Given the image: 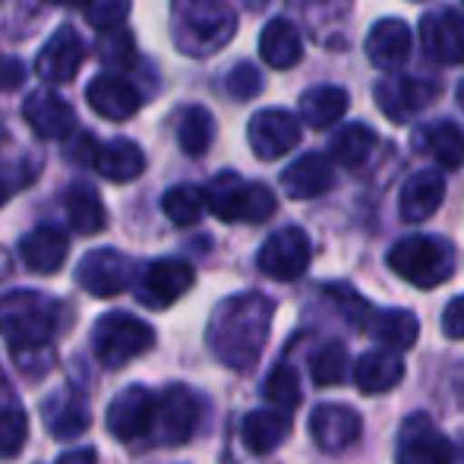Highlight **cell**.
<instances>
[{
    "mask_svg": "<svg viewBox=\"0 0 464 464\" xmlns=\"http://www.w3.org/2000/svg\"><path fill=\"white\" fill-rule=\"evenodd\" d=\"M29 420L23 408H0V459H13L23 452Z\"/></svg>",
    "mask_w": 464,
    "mask_h": 464,
    "instance_id": "cell-39",
    "label": "cell"
},
{
    "mask_svg": "<svg viewBox=\"0 0 464 464\" xmlns=\"http://www.w3.org/2000/svg\"><path fill=\"white\" fill-rule=\"evenodd\" d=\"M335 184V165L329 155H300L294 165H287L281 171V187L291 199H316V196L329 193Z\"/></svg>",
    "mask_w": 464,
    "mask_h": 464,
    "instance_id": "cell-21",
    "label": "cell"
},
{
    "mask_svg": "<svg viewBox=\"0 0 464 464\" xmlns=\"http://www.w3.org/2000/svg\"><path fill=\"white\" fill-rule=\"evenodd\" d=\"M376 104L392 123H408L420 111H427L440 95V86L430 80H417V76H385L372 86Z\"/></svg>",
    "mask_w": 464,
    "mask_h": 464,
    "instance_id": "cell-13",
    "label": "cell"
},
{
    "mask_svg": "<svg viewBox=\"0 0 464 464\" xmlns=\"http://www.w3.org/2000/svg\"><path fill=\"white\" fill-rule=\"evenodd\" d=\"M61 323V304L42 291H10L0 297V335L13 361L38 376L51 367V342Z\"/></svg>",
    "mask_w": 464,
    "mask_h": 464,
    "instance_id": "cell-2",
    "label": "cell"
},
{
    "mask_svg": "<svg viewBox=\"0 0 464 464\" xmlns=\"http://www.w3.org/2000/svg\"><path fill=\"white\" fill-rule=\"evenodd\" d=\"M155 414H159V395L149 392L146 385H130L114 401L108 404V433L121 442H133L142 436H152Z\"/></svg>",
    "mask_w": 464,
    "mask_h": 464,
    "instance_id": "cell-8",
    "label": "cell"
},
{
    "mask_svg": "<svg viewBox=\"0 0 464 464\" xmlns=\"http://www.w3.org/2000/svg\"><path fill=\"white\" fill-rule=\"evenodd\" d=\"M86 102L98 117H104V121H130V117L142 108V95L136 92L123 76H114V73L95 76L86 89Z\"/></svg>",
    "mask_w": 464,
    "mask_h": 464,
    "instance_id": "cell-20",
    "label": "cell"
},
{
    "mask_svg": "<svg viewBox=\"0 0 464 464\" xmlns=\"http://www.w3.org/2000/svg\"><path fill=\"white\" fill-rule=\"evenodd\" d=\"M215 142V117L202 104H189L178 114V146L189 159H202Z\"/></svg>",
    "mask_w": 464,
    "mask_h": 464,
    "instance_id": "cell-34",
    "label": "cell"
},
{
    "mask_svg": "<svg viewBox=\"0 0 464 464\" xmlns=\"http://www.w3.org/2000/svg\"><path fill=\"white\" fill-rule=\"evenodd\" d=\"M259 57H263L272 70L297 67V63L304 61V38H300L297 25L285 16L269 19L263 35H259Z\"/></svg>",
    "mask_w": 464,
    "mask_h": 464,
    "instance_id": "cell-26",
    "label": "cell"
},
{
    "mask_svg": "<svg viewBox=\"0 0 464 464\" xmlns=\"http://www.w3.org/2000/svg\"><path fill=\"white\" fill-rule=\"evenodd\" d=\"M82 16L98 32L121 29L130 16V0H82Z\"/></svg>",
    "mask_w": 464,
    "mask_h": 464,
    "instance_id": "cell-40",
    "label": "cell"
},
{
    "mask_svg": "<svg viewBox=\"0 0 464 464\" xmlns=\"http://www.w3.org/2000/svg\"><path fill=\"white\" fill-rule=\"evenodd\" d=\"M310 256H313V246L310 237L304 234V227L287 225L266 240L256 256V266L263 276L276 281H297L306 272V266H310Z\"/></svg>",
    "mask_w": 464,
    "mask_h": 464,
    "instance_id": "cell-9",
    "label": "cell"
},
{
    "mask_svg": "<svg viewBox=\"0 0 464 464\" xmlns=\"http://www.w3.org/2000/svg\"><path fill=\"white\" fill-rule=\"evenodd\" d=\"M291 433V414L278 408H263L250 411L240 423V436H244V446L253 455H269L285 442V436Z\"/></svg>",
    "mask_w": 464,
    "mask_h": 464,
    "instance_id": "cell-28",
    "label": "cell"
},
{
    "mask_svg": "<svg viewBox=\"0 0 464 464\" xmlns=\"http://www.w3.org/2000/svg\"><path fill=\"white\" fill-rule=\"evenodd\" d=\"M276 304L266 294L246 291L221 300L208 319V351L231 370H250L269 342Z\"/></svg>",
    "mask_w": 464,
    "mask_h": 464,
    "instance_id": "cell-1",
    "label": "cell"
},
{
    "mask_svg": "<svg viewBox=\"0 0 464 464\" xmlns=\"http://www.w3.org/2000/svg\"><path fill=\"white\" fill-rule=\"evenodd\" d=\"M246 140H250L256 159L276 161L300 142V121L285 108L256 111L250 117V127H246Z\"/></svg>",
    "mask_w": 464,
    "mask_h": 464,
    "instance_id": "cell-14",
    "label": "cell"
},
{
    "mask_svg": "<svg viewBox=\"0 0 464 464\" xmlns=\"http://www.w3.org/2000/svg\"><path fill=\"white\" fill-rule=\"evenodd\" d=\"M244 4L250 6V10H263V6L269 4V0H244Z\"/></svg>",
    "mask_w": 464,
    "mask_h": 464,
    "instance_id": "cell-47",
    "label": "cell"
},
{
    "mask_svg": "<svg viewBox=\"0 0 464 464\" xmlns=\"http://www.w3.org/2000/svg\"><path fill=\"white\" fill-rule=\"evenodd\" d=\"M310 376L319 389L342 385L344 376H348V351H344V344H338V342L323 344L310 361Z\"/></svg>",
    "mask_w": 464,
    "mask_h": 464,
    "instance_id": "cell-36",
    "label": "cell"
},
{
    "mask_svg": "<svg viewBox=\"0 0 464 464\" xmlns=\"http://www.w3.org/2000/svg\"><path fill=\"white\" fill-rule=\"evenodd\" d=\"M51 4H61V6H67V4H82V0H51Z\"/></svg>",
    "mask_w": 464,
    "mask_h": 464,
    "instance_id": "cell-49",
    "label": "cell"
},
{
    "mask_svg": "<svg viewBox=\"0 0 464 464\" xmlns=\"http://www.w3.org/2000/svg\"><path fill=\"white\" fill-rule=\"evenodd\" d=\"M98 149H102V146L95 142L92 133H80L73 146H67V159H73L76 165H95Z\"/></svg>",
    "mask_w": 464,
    "mask_h": 464,
    "instance_id": "cell-43",
    "label": "cell"
},
{
    "mask_svg": "<svg viewBox=\"0 0 464 464\" xmlns=\"http://www.w3.org/2000/svg\"><path fill=\"white\" fill-rule=\"evenodd\" d=\"M376 146H379V140L367 123H344V127L335 130V136H332L329 155L342 168H361L370 161Z\"/></svg>",
    "mask_w": 464,
    "mask_h": 464,
    "instance_id": "cell-33",
    "label": "cell"
},
{
    "mask_svg": "<svg viewBox=\"0 0 464 464\" xmlns=\"http://www.w3.org/2000/svg\"><path fill=\"white\" fill-rule=\"evenodd\" d=\"M225 89H227V95L237 98V102H250V98H256L263 92V73L256 70V63L240 61L237 67L227 73Z\"/></svg>",
    "mask_w": 464,
    "mask_h": 464,
    "instance_id": "cell-41",
    "label": "cell"
},
{
    "mask_svg": "<svg viewBox=\"0 0 464 464\" xmlns=\"http://www.w3.org/2000/svg\"><path fill=\"white\" fill-rule=\"evenodd\" d=\"M6 199H10V184H6V180L0 178V206H4Z\"/></svg>",
    "mask_w": 464,
    "mask_h": 464,
    "instance_id": "cell-46",
    "label": "cell"
},
{
    "mask_svg": "<svg viewBox=\"0 0 464 464\" xmlns=\"http://www.w3.org/2000/svg\"><path fill=\"white\" fill-rule=\"evenodd\" d=\"M98 57H102L104 67L111 70H127L136 57V44H133V32L130 29H111L102 32V44H98Z\"/></svg>",
    "mask_w": 464,
    "mask_h": 464,
    "instance_id": "cell-38",
    "label": "cell"
},
{
    "mask_svg": "<svg viewBox=\"0 0 464 464\" xmlns=\"http://www.w3.org/2000/svg\"><path fill=\"white\" fill-rule=\"evenodd\" d=\"M155 344V332L149 323H142L133 313H104L92 325V351L102 361V367L121 370L127 367L133 357L146 354Z\"/></svg>",
    "mask_w": 464,
    "mask_h": 464,
    "instance_id": "cell-6",
    "label": "cell"
},
{
    "mask_svg": "<svg viewBox=\"0 0 464 464\" xmlns=\"http://www.w3.org/2000/svg\"><path fill=\"white\" fill-rule=\"evenodd\" d=\"M414 142H417V152L430 155L446 171H455V168L464 165V133L459 123L452 121L427 123V127L417 130Z\"/></svg>",
    "mask_w": 464,
    "mask_h": 464,
    "instance_id": "cell-27",
    "label": "cell"
},
{
    "mask_svg": "<svg viewBox=\"0 0 464 464\" xmlns=\"http://www.w3.org/2000/svg\"><path fill=\"white\" fill-rule=\"evenodd\" d=\"M398 464H455V446L427 414H411L398 430Z\"/></svg>",
    "mask_w": 464,
    "mask_h": 464,
    "instance_id": "cell-12",
    "label": "cell"
},
{
    "mask_svg": "<svg viewBox=\"0 0 464 464\" xmlns=\"http://www.w3.org/2000/svg\"><path fill=\"white\" fill-rule=\"evenodd\" d=\"M361 414L348 404H319L310 414V433L323 452H342L361 436Z\"/></svg>",
    "mask_w": 464,
    "mask_h": 464,
    "instance_id": "cell-18",
    "label": "cell"
},
{
    "mask_svg": "<svg viewBox=\"0 0 464 464\" xmlns=\"http://www.w3.org/2000/svg\"><path fill=\"white\" fill-rule=\"evenodd\" d=\"M63 212H67L70 227L76 234H82V237L104 231V225H108V212H104L102 196L89 184H73L63 193Z\"/></svg>",
    "mask_w": 464,
    "mask_h": 464,
    "instance_id": "cell-32",
    "label": "cell"
},
{
    "mask_svg": "<svg viewBox=\"0 0 464 464\" xmlns=\"http://www.w3.org/2000/svg\"><path fill=\"white\" fill-rule=\"evenodd\" d=\"M361 329L372 342L382 344V351H408L420 335V319L411 310H367Z\"/></svg>",
    "mask_w": 464,
    "mask_h": 464,
    "instance_id": "cell-25",
    "label": "cell"
},
{
    "mask_svg": "<svg viewBox=\"0 0 464 464\" xmlns=\"http://www.w3.org/2000/svg\"><path fill=\"white\" fill-rule=\"evenodd\" d=\"M25 80V67L19 57H0V89L4 92H13V89H19Z\"/></svg>",
    "mask_w": 464,
    "mask_h": 464,
    "instance_id": "cell-44",
    "label": "cell"
},
{
    "mask_svg": "<svg viewBox=\"0 0 464 464\" xmlns=\"http://www.w3.org/2000/svg\"><path fill=\"white\" fill-rule=\"evenodd\" d=\"M420 44L440 63H464V13L442 6L420 19Z\"/></svg>",
    "mask_w": 464,
    "mask_h": 464,
    "instance_id": "cell-16",
    "label": "cell"
},
{
    "mask_svg": "<svg viewBox=\"0 0 464 464\" xmlns=\"http://www.w3.org/2000/svg\"><path fill=\"white\" fill-rule=\"evenodd\" d=\"M70 253V240L61 227L54 225H38L19 240V256H23L25 269L35 276H54L63 266Z\"/></svg>",
    "mask_w": 464,
    "mask_h": 464,
    "instance_id": "cell-22",
    "label": "cell"
},
{
    "mask_svg": "<svg viewBox=\"0 0 464 464\" xmlns=\"http://www.w3.org/2000/svg\"><path fill=\"white\" fill-rule=\"evenodd\" d=\"M42 420L54 440H76L89 430V404L86 395L73 385L51 392L42 401Z\"/></svg>",
    "mask_w": 464,
    "mask_h": 464,
    "instance_id": "cell-17",
    "label": "cell"
},
{
    "mask_svg": "<svg viewBox=\"0 0 464 464\" xmlns=\"http://www.w3.org/2000/svg\"><path fill=\"white\" fill-rule=\"evenodd\" d=\"M459 104H461V108H464V80L459 82Z\"/></svg>",
    "mask_w": 464,
    "mask_h": 464,
    "instance_id": "cell-48",
    "label": "cell"
},
{
    "mask_svg": "<svg viewBox=\"0 0 464 464\" xmlns=\"http://www.w3.org/2000/svg\"><path fill=\"white\" fill-rule=\"evenodd\" d=\"M237 32L227 0H171V38L180 54L208 57L221 51Z\"/></svg>",
    "mask_w": 464,
    "mask_h": 464,
    "instance_id": "cell-3",
    "label": "cell"
},
{
    "mask_svg": "<svg viewBox=\"0 0 464 464\" xmlns=\"http://www.w3.org/2000/svg\"><path fill=\"white\" fill-rule=\"evenodd\" d=\"M57 464H98V455L92 452V449H73V452L61 455Z\"/></svg>",
    "mask_w": 464,
    "mask_h": 464,
    "instance_id": "cell-45",
    "label": "cell"
},
{
    "mask_svg": "<svg viewBox=\"0 0 464 464\" xmlns=\"http://www.w3.org/2000/svg\"><path fill=\"white\" fill-rule=\"evenodd\" d=\"M263 398L278 411H287L291 414L294 408L300 404V379H297V370L291 363H278L276 370L266 376V385H263Z\"/></svg>",
    "mask_w": 464,
    "mask_h": 464,
    "instance_id": "cell-37",
    "label": "cell"
},
{
    "mask_svg": "<svg viewBox=\"0 0 464 464\" xmlns=\"http://www.w3.org/2000/svg\"><path fill=\"white\" fill-rule=\"evenodd\" d=\"M442 332H446L449 338H464V294L455 300H449V306L442 310Z\"/></svg>",
    "mask_w": 464,
    "mask_h": 464,
    "instance_id": "cell-42",
    "label": "cell"
},
{
    "mask_svg": "<svg viewBox=\"0 0 464 464\" xmlns=\"http://www.w3.org/2000/svg\"><path fill=\"white\" fill-rule=\"evenodd\" d=\"M414 35L411 25L401 23L398 16H385L367 32V57L379 70H395L411 57Z\"/></svg>",
    "mask_w": 464,
    "mask_h": 464,
    "instance_id": "cell-24",
    "label": "cell"
},
{
    "mask_svg": "<svg viewBox=\"0 0 464 464\" xmlns=\"http://www.w3.org/2000/svg\"><path fill=\"white\" fill-rule=\"evenodd\" d=\"M208 212L221 221H240V225H263L276 215L278 199L266 184L244 180L234 171H221L206 187Z\"/></svg>",
    "mask_w": 464,
    "mask_h": 464,
    "instance_id": "cell-5",
    "label": "cell"
},
{
    "mask_svg": "<svg viewBox=\"0 0 464 464\" xmlns=\"http://www.w3.org/2000/svg\"><path fill=\"white\" fill-rule=\"evenodd\" d=\"M389 269L414 287L430 291L455 276V246L446 237L411 234L389 250Z\"/></svg>",
    "mask_w": 464,
    "mask_h": 464,
    "instance_id": "cell-4",
    "label": "cell"
},
{
    "mask_svg": "<svg viewBox=\"0 0 464 464\" xmlns=\"http://www.w3.org/2000/svg\"><path fill=\"white\" fill-rule=\"evenodd\" d=\"M208 208L206 189L193 187V184H178L161 196V212L174 221L178 227H189L202 218V212Z\"/></svg>",
    "mask_w": 464,
    "mask_h": 464,
    "instance_id": "cell-35",
    "label": "cell"
},
{
    "mask_svg": "<svg viewBox=\"0 0 464 464\" xmlns=\"http://www.w3.org/2000/svg\"><path fill=\"white\" fill-rule=\"evenodd\" d=\"M136 278V266L130 256L117 250H92L80 259L76 266V281L86 294L92 297H117L123 294Z\"/></svg>",
    "mask_w": 464,
    "mask_h": 464,
    "instance_id": "cell-11",
    "label": "cell"
},
{
    "mask_svg": "<svg viewBox=\"0 0 464 464\" xmlns=\"http://www.w3.org/2000/svg\"><path fill=\"white\" fill-rule=\"evenodd\" d=\"M196 272L184 259H155L142 269L140 285H136V300L149 310H168L193 287Z\"/></svg>",
    "mask_w": 464,
    "mask_h": 464,
    "instance_id": "cell-10",
    "label": "cell"
},
{
    "mask_svg": "<svg viewBox=\"0 0 464 464\" xmlns=\"http://www.w3.org/2000/svg\"><path fill=\"white\" fill-rule=\"evenodd\" d=\"M202 417V398L187 385H168L159 395V414H155L152 440L159 446H184L196 433Z\"/></svg>",
    "mask_w": 464,
    "mask_h": 464,
    "instance_id": "cell-7",
    "label": "cell"
},
{
    "mask_svg": "<svg viewBox=\"0 0 464 464\" xmlns=\"http://www.w3.org/2000/svg\"><path fill=\"white\" fill-rule=\"evenodd\" d=\"M404 376V363L395 351H367L354 363V382L363 395H382L395 389Z\"/></svg>",
    "mask_w": 464,
    "mask_h": 464,
    "instance_id": "cell-29",
    "label": "cell"
},
{
    "mask_svg": "<svg viewBox=\"0 0 464 464\" xmlns=\"http://www.w3.org/2000/svg\"><path fill=\"white\" fill-rule=\"evenodd\" d=\"M25 123L42 140H67L76 127V114L57 92H32L23 102Z\"/></svg>",
    "mask_w": 464,
    "mask_h": 464,
    "instance_id": "cell-19",
    "label": "cell"
},
{
    "mask_svg": "<svg viewBox=\"0 0 464 464\" xmlns=\"http://www.w3.org/2000/svg\"><path fill=\"white\" fill-rule=\"evenodd\" d=\"M82 61H86V42H82L73 25H61V29L44 42V48L38 51L35 73L42 76L44 82H51V86H63V82L76 80Z\"/></svg>",
    "mask_w": 464,
    "mask_h": 464,
    "instance_id": "cell-15",
    "label": "cell"
},
{
    "mask_svg": "<svg viewBox=\"0 0 464 464\" xmlns=\"http://www.w3.org/2000/svg\"><path fill=\"white\" fill-rule=\"evenodd\" d=\"M442 196H446V178L436 168H423L404 180L401 196H398V212L411 225L427 221L442 206Z\"/></svg>",
    "mask_w": 464,
    "mask_h": 464,
    "instance_id": "cell-23",
    "label": "cell"
},
{
    "mask_svg": "<svg viewBox=\"0 0 464 464\" xmlns=\"http://www.w3.org/2000/svg\"><path fill=\"white\" fill-rule=\"evenodd\" d=\"M351 98L342 86H313L300 95V121L313 130H329L348 114Z\"/></svg>",
    "mask_w": 464,
    "mask_h": 464,
    "instance_id": "cell-31",
    "label": "cell"
},
{
    "mask_svg": "<svg viewBox=\"0 0 464 464\" xmlns=\"http://www.w3.org/2000/svg\"><path fill=\"white\" fill-rule=\"evenodd\" d=\"M95 171L111 184H130L146 171V155L133 140H111L98 149Z\"/></svg>",
    "mask_w": 464,
    "mask_h": 464,
    "instance_id": "cell-30",
    "label": "cell"
}]
</instances>
